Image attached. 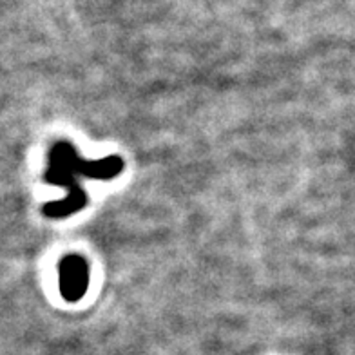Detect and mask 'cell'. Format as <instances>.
Here are the masks:
<instances>
[{"instance_id": "cell-1", "label": "cell", "mask_w": 355, "mask_h": 355, "mask_svg": "<svg viewBox=\"0 0 355 355\" xmlns=\"http://www.w3.org/2000/svg\"><path fill=\"white\" fill-rule=\"evenodd\" d=\"M123 162L118 156L89 162L82 159L73 145L62 141L55 145L51 153V165L47 171V180L69 189V196L64 198V205L69 211L76 212L87 203V194L75 183L76 176L94 178V180H109L122 173Z\"/></svg>"}, {"instance_id": "cell-2", "label": "cell", "mask_w": 355, "mask_h": 355, "mask_svg": "<svg viewBox=\"0 0 355 355\" xmlns=\"http://www.w3.org/2000/svg\"><path fill=\"white\" fill-rule=\"evenodd\" d=\"M89 286V266L84 257L67 256L60 265V292L67 301L82 300Z\"/></svg>"}]
</instances>
